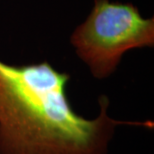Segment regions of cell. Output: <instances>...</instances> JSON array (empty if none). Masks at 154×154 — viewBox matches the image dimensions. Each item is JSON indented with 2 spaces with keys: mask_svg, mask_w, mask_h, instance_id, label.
I'll return each instance as SVG.
<instances>
[{
  "mask_svg": "<svg viewBox=\"0 0 154 154\" xmlns=\"http://www.w3.org/2000/svg\"><path fill=\"white\" fill-rule=\"evenodd\" d=\"M70 43L92 76L112 75L123 55L154 46V17L144 18L132 3L94 0L87 18L74 29Z\"/></svg>",
  "mask_w": 154,
  "mask_h": 154,
  "instance_id": "obj_2",
  "label": "cell"
},
{
  "mask_svg": "<svg viewBox=\"0 0 154 154\" xmlns=\"http://www.w3.org/2000/svg\"><path fill=\"white\" fill-rule=\"evenodd\" d=\"M71 76L48 61L13 65L0 60V154H107L118 125L153 128L152 121H119L101 95L93 119L67 96Z\"/></svg>",
  "mask_w": 154,
  "mask_h": 154,
  "instance_id": "obj_1",
  "label": "cell"
}]
</instances>
